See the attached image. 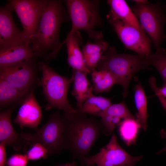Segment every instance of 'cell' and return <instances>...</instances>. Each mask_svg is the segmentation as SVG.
I'll return each instance as SVG.
<instances>
[{"instance_id": "obj_1", "label": "cell", "mask_w": 166, "mask_h": 166, "mask_svg": "<svg viewBox=\"0 0 166 166\" xmlns=\"http://www.w3.org/2000/svg\"><path fill=\"white\" fill-rule=\"evenodd\" d=\"M70 19L61 1L47 0L30 41L34 57L47 62L56 59L64 44L59 39L61 25Z\"/></svg>"}, {"instance_id": "obj_2", "label": "cell", "mask_w": 166, "mask_h": 166, "mask_svg": "<svg viewBox=\"0 0 166 166\" xmlns=\"http://www.w3.org/2000/svg\"><path fill=\"white\" fill-rule=\"evenodd\" d=\"M64 115L66 149L74 158L82 161L89 156L92 146L100 136L101 132L100 122L77 112L71 116Z\"/></svg>"}, {"instance_id": "obj_3", "label": "cell", "mask_w": 166, "mask_h": 166, "mask_svg": "<svg viewBox=\"0 0 166 166\" xmlns=\"http://www.w3.org/2000/svg\"><path fill=\"white\" fill-rule=\"evenodd\" d=\"M148 55L119 54L115 47L111 46L101 56L97 68L98 70H106L112 75L117 84L122 86L123 95L125 98L128 94L129 84L134 75L150 65Z\"/></svg>"}, {"instance_id": "obj_4", "label": "cell", "mask_w": 166, "mask_h": 166, "mask_svg": "<svg viewBox=\"0 0 166 166\" xmlns=\"http://www.w3.org/2000/svg\"><path fill=\"white\" fill-rule=\"evenodd\" d=\"M39 70L42 72V77L38 85L42 89V93L48 102L46 110L57 108L64 111L66 116L77 113L76 108L69 103L67 95L73 79L59 74L55 72L45 62H38Z\"/></svg>"}, {"instance_id": "obj_5", "label": "cell", "mask_w": 166, "mask_h": 166, "mask_svg": "<svg viewBox=\"0 0 166 166\" xmlns=\"http://www.w3.org/2000/svg\"><path fill=\"white\" fill-rule=\"evenodd\" d=\"M97 0H66L67 11L72 22V27L67 36L83 30L95 42L103 40L102 32L95 30L102 26Z\"/></svg>"}, {"instance_id": "obj_6", "label": "cell", "mask_w": 166, "mask_h": 166, "mask_svg": "<svg viewBox=\"0 0 166 166\" xmlns=\"http://www.w3.org/2000/svg\"><path fill=\"white\" fill-rule=\"evenodd\" d=\"M134 2L135 4L131 9L157 50L161 48V44L166 38L163 32L166 24L165 6L160 3H150L147 0Z\"/></svg>"}, {"instance_id": "obj_7", "label": "cell", "mask_w": 166, "mask_h": 166, "mask_svg": "<svg viewBox=\"0 0 166 166\" xmlns=\"http://www.w3.org/2000/svg\"><path fill=\"white\" fill-rule=\"evenodd\" d=\"M65 123L64 115L57 111L50 115L47 121L35 133L20 134L25 141L43 145L49 155L57 154L66 149L64 136Z\"/></svg>"}, {"instance_id": "obj_8", "label": "cell", "mask_w": 166, "mask_h": 166, "mask_svg": "<svg viewBox=\"0 0 166 166\" xmlns=\"http://www.w3.org/2000/svg\"><path fill=\"white\" fill-rule=\"evenodd\" d=\"M142 158V156L130 155L120 145L113 134L108 143L98 153L85 157L82 161L88 166H134Z\"/></svg>"}, {"instance_id": "obj_9", "label": "cell", "mask_w": 166, "mask_h": 166, "mask_svg": "<svg viewBox=\"0 0 166 166\" xmlns=\"http://www.w3.org/2000/svg\"><path fill=\"white\" fill-rule=\"evenodd\" d=\"M36 58L34 57L0 68V78L20 89L30 91L33 90L37 83L38 82H37V72L39 69Z\"/></svg>"}, {"instance_id": "obj_10", "label": "cell", "mask_w": 166, "mask_h": 166, "mask_svg": "<svg viewBox=\"0 0 166 166\" xmlns=\"http://www.w3.org/2000/svg\"><path fill=\"white\" fill-rule=\"evenodd\" d=\"M47 0H9L7 3L14 11L22 23L24 38L30 42L36 29Z\"/></svg>"}, {"instance_id": "obj_11", "label": "cell", "mask_w": 166, "mask_h": 166, "mask_svg": "<svg viewBox=\"0 0 166 166\" xmlns=\"http://www.w3.org/2000/svg\"><path fill=\"white\" fill-rule=\"evenodd\" d=\"M109 21L126 48L138 54L148 55L151 53V40L144 32L119 20Z\"/></svg>"}, {"instance_id": "obj_12", "label": "cell", "mask_w": 166, "mask_h": 166, "mask_svg": "<svg viewBox=\"0 0 166 166\" xmlns=\"http://www.w3.org/2000/svg\"><path fill=\"white\" fill-rule=\"evenodd\" d=\"M13 11L12 7L7 3L0 7V51L28 42L25 39L22 31L17 27L14 22Z\"/></svg>"}, {"instance_id": "obj_13", "label": "cell", "mask_w": 166, "mask_h": 166, "mask_svg": "<svg viewBox=\"0 0 166 166\" xmlns=\"http://www.w3.org/2000/svg\"><path fill=\"white\" fill-rule=\"evenodd\" d=\"M42 117L41 107L32 90L21 104L13 122L21 128L27 127L36 129L40 123Z\"/></svg>"}, {"instance_id": "obj_14", "label": "cell", "mask_w": 166, "mask_h": 166, "mask_svg": "<svg viewBox=\"0 0 166 166\" xmlns=\"http://www.w3.org/2000/svg\"><path fill=\"white\" fill-rule=\"evenodd\" d=\"M99 117L101 118V132L107 135L111 134L124 119L136 118L129 111L124 101L112 104Z\"/></svg>"}, {"instance_id": "obj_15", "label": "cell", "mask_w": 166, "mask_h": 166, "mask_svg": "<svg viewBox=\"0 0 166 166\" xmlns=\"http://www.w3.org/2000/svg\"><path fill=\"white\" fill-rule=\"evenodd\" d=\"M8 108L0 113V142L18 151L24 146L26 141L14 129L11 121V114L17 106Z\"/></svg>"}, {"instance_id": "obj_16", "label": "cell", "mask_w": 166, "mask_h": 166, "mask_svg": "<svg viewBox=\"0 0 166 166\" xmlns=\"http://www.w3.org/2000/svg\"><path fill=\"white\" fill-rule=\"evenodd\" d=\"M67 51V61L69 65L73 69L83 72L87 74L91 73L86 67L80 46L82 38L79 31L67 36L63 41Z\"/></svg>"}, {"instance_id": "obj_17", "label": "cell", "mask_w": 166, "mask_h": 166, "mask_svg": "<svg viewBox=\"0 0 166 166\" xmlns=\"http://www.w3.org/2000/svg\"><path fill=\"white\" fill-rule=\"evenodd\" d=\"M110 10L106 15L109 20H119L144 32L136 17L126 1L123 0H109Z\"/></svg>"}, {"instance_id": "obj_18", "label": "cell", "mask_w": 166, "mask_h": 166, "mask_svg": "<svg viewBox=\"0 0 166 166\" xmlns=\"http://www.w3.org/2000/svg\"><path fill=\"white\" fill-rule=\"evenodd\" d=\"M31 91L20 89L0 78L1 109L21 104Z\"/></svg>"}, {"instance_id": "obj_19", "label": "cell", "mask_w": 166, "mask_h": 166, "mask_svg": "<svg viewBox=\"0 0 166 166\" xmlns=\"http://www.w3.org/2000/svg\"><path fill=\"white\" fill-rule=\"evenodd\" d=\"M34 57L30 42L0 51V68L13 65Z\"/></svg>"}, {"instance_id": "obj_20", "label": "cell", "mask_w": 166, "mask_h": 166, "mask_svg": "<svg viewBox=\"0 0 166 166\" xmlns=\"http://www.w3.org/2000/svg\"><path fill=\"white\" fill-rule=\"evenodd\" d=\"M87 75L83 72L73 69L72 78L73 85L71 93L77 100V108L94 95L93 86L87 78Z\"/></svg>"}, {"instance_id": "obj_21", "label": "cell", "mask_w": 166, "mask_h": 166, "mask_svg": "<svg viewBox=\"0 0 166 166\" xmlns=\"http://www.w3.org/2000/svg\"><path fill=\"white\" fill-rule=\"evenodd\" d=\"M109 46L108 43L103 40L95 43L88 41L82 46L81 51L85 62L91 73L96 70L101 56Z\"/></svg>"}, {"instance_id": "obj_22", "label": "cell", "mask_w": 166, "mask_h": 166, "mask_svg": "<svg viewBox=\"0 0 166 166\" xmlns=\"http://www.w3.org/2000/svg\"><path fill=\"white\" fill-rule=\"evenodd\" d=\"M112 104L110 98L94 95L76 109L78 112L81 114L99 116Z\"/></svg>"}, {"instance_id": "obj_23", "label": "cell", "mask_w": 166, "mask_h": 166, "mask_svg": "<svg viewBox=\"0 0 166 166\" xmlns=\"http://www.w3.org/2000/svg\"><path fill=\"white\" fill-rule=\"evenodd\" d=\"M91 73L93 91L96 94L108 92L114 84H117L112 75L106 70H96Z\"/></svg>"}, {"instance_id": "obj_24", "label": "cell", "mask_w": 166, "mask_h": 166, "mask_svg": "<svg viewBox=\"0 0 166 166\" xmlns=\"http://www.w3.org/2000/svg\"><path fill=\"white\" fill-rule=\"evenodd\" d=\"M135 102L137 111V120L144 130L147 128V101L143 88L140 83L136 85L134 93Z\"/></svg>"}, {"instance_id": "obj_25", "label": "cell", "mask_w": 166, "mask_h": 166, "mask_svg": "<svg viewBox=\"0 0 166 166\" xmlns=\"http://www.w3.org/2000/svg\"><path fill=\"white\" fill-rule=\"evenodd\" d=\"M140 127L136 118L124 119L119 125L120 135L126 143L130 144L135 141L139 128Z\"/></svg>"}, {"instance_id": "obj_26", "label": "cell", "mask_w": 166, "mask_h": 166, "mask_svg": "<svg viewBox=\"0 0 166 166\" xmlns=\"http://www.w3.org/2000/svg\"><path fill=\"white\" fill-rule=\"evenodd\" d=\"M150 65L154 66L161 76L163 86H166V52L165 49L161 47L156 50L155 53L148 55Z\"/></svg>"}, {"instance_id": "obj_27", "label": "cell", "mask_w": 166, "mask_h": 166, "mask_svg": "<svg viewBox=\"0 0 166 166\" xmlns=\"http://www.w3.org/2000/svg\"><path fill=\"white\" fill-rule=\"evenodd\" d=\"M29 160H36L41 158L45 159L48 155L47 148L38 143H32L31 146L26 153Z\"/></svg>"}, {"instance_id": "obj_28", "label": "cell", "mask_w": 166, "mask_h": 166, "mask_svg": "<svg viewBox=\"0 0 166 166\" xmlns=\"http://www.w3.org/2000/svg\"><path fill=\"white\" fill-rule=\"evenodd\" d=\"M28 160L26 154H16L9 158L6 164L8 166H26Z\"/></svg>"}, {"instance_id": "obj_29", "label": "cell", "mask_w": 166, "mask_h": 166, "mask_svg": "<svg viewBox=\"0 0 166 166\" xmlns=\"http://www.w3.org/2000/svg\"><path fill=\"white\" fill-rule=\"evenodd\" d=\"M156 82V80L155 77H150L149 80L150 86L157 97L163 108L166 111V98L160 93L159 88L157 87Z\"/></svg>"}, {"instance_id": "obj_30", "label": "cell", "mask_w": 166, "mask_h": 166, "mask_svg": "<svg viewBox=\"0 0 166 166\" xmlns=\"http://www.w3.org/2000/svg\"><path fill=\"white\" fill-rule=\"evenodd\" d=\"M6 145L4 143H0V166H5L6 162Z\"/></svg>"}, {"instance_id": "obj_31", "label": "cell", "mask_w": 166, "mask_h": 166, "mask_svg": "<svg viewBox=\"0 0 166 166\" xmlns=\"http://www.w3.org/2000/svg\"><path fill=\"white\" fill-rule=\"evenodd\" d=\"M160 136L162 138L165 139L166 140V130L164 129H161L160 131ZM166 152V144L165 146L157 152V154H160L163 152Z\"/></svg>"}, {"instance_id": "obj_32", "label": "cell", "mask_w": 166, "mask_h": 166, "mask_svg": "<svg viewBox=\"0 0 166 166\" xmlns=\"http://www.w3.org/2000/svg\"><path fill=\"white\" fill-rule=\"evenodd\" d=\"M159 91L161 94L166 98V86H163L159 88Z\"/></svg>"}, {"instance_id": "obj_33", "label": "cell", "mask_w": 166, "mask_h": 166, "mask_svg": "<svg viewBox=\"0 0 166 166\" xmlns=\"http://www.w3.org/2000/svg\"><path fill=\"white\" fill-rule=\"evenodd\" d=\"M73 162L71 163L67 164L61 166H73Z\"/></svg>"}, {"instance_id": "obj_34", "label": "cell", "mask_w": 166, "mask_h": 166, "mask_svg": "<svg viewBox=\"0 0 166 166\" xmlns=\"http://www.w3.org/2000/svg\"><path fill=\"white\" fill-rule=\"evenodd\" d=\"M73 166H76V163L74 162H73Z\"/></svg>"}]
</instances>
